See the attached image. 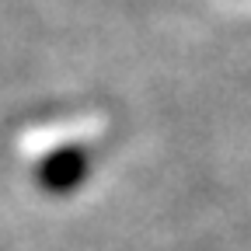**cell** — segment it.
<instances>
[]
</instances>
